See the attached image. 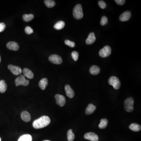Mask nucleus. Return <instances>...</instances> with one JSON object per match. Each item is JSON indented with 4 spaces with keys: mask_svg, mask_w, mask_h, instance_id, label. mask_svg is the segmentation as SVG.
I'll list each match as a JSON object with an SVG mask.
<instances>
[{
    "mask_svg": "<svg viewBox=\"0 0 141 141\" xmlns=\"http://www.w3.org/2000/svg\"><path fill=\"white\" fill-rule=\"evenodd\" d=\"M1 141V138H0V141Z\"/></svg>",
    "mask_w": 141,
    "mask_h": 141,
    "instance_id": "obj_36",
    "label": "nucleus"
},
{
    "mask_svg": "<svg viewBox=\"0 0 141 141\" xmlns=\"http://www.w3.org/2000/svg\"><path fill=\"white\" fill-rule=\"evenodd\" d=\"M111 53V49L108 46H105L99 52V55L102 58H105L109 56Z\"/></svg>",
    "mask_w": 141,
    "mask_h": 141,
    "instance_id": "obj_6",
    "label": "nucleus"
},
{
    "mask_svg": "<svg viewBox=\"0 0 141 141\" xmlns=\"http://www.w3.org/2000/svg\"><path fill=\"white\" fill-rule=\"evenodd\" d=\"M65 91L67 96L70 98H72L75 96L74 90L69 85H67L65 87Z\"/></svg>",
    "mask_w": 141,
    "mask_h": 141,
    "instance_id": "obj_13",
    "label": "nucleus"
},
{
    "mask_svg": "<svg viewBox=\"0 0 141 141\" xmlns=\"http://www.w3.org/2000/svg\"><path fill=\"white\" fill-rule=\"evenodd\" d=\"M1 56H0V63H1Z\"/></svg>",
    "mask_w": 141,
    "mask_h": 141,
    "instance_id": "obj_35",
    "label": "nucleus"
},
{
    "mask_svg": "<svg viewBox=\"0 0 141 141\" xmlns=\"http://www.w3.org/2000/svg\"><path fill=\"white\" fill-rule=\"evenodd\" d=\"M6 27V24L4 23H0V32L4 31Z\"/></svg>",
    "mask_w": 141,
    "mask_h": 141,
    "instance_id": "obj_33",
    "label": "nucleus"
},
{
    "mask_svg": "<svg viewBox=\"0 0 141 141\" xmlns=\"http://www.w3.org/2000/svg\"><path fill=\"white\" fill-rule=\"evenodd\" d=\"M84 138L87 140L91 141H98V137L95 133L89 132L84 135Z\"/></svg>",
    "mask_w": 141,
    "mask_h": 141,
    "instance_id": "obj_10",
    "label": "nucleus"
},
{
    "mask_svg": "<svg viewBox=\"0 0 141 141\" xmlns=\"http://www.w3.org/2000/svg\"><path fill=\"white\" fill-rule=\"evenodd\" d=\"M21 117L23 120L25 122H29L31 120V115L27 111H24L22 112L21 115Z\"/></svg>",
    "mask_w": 141,
    "mask_h": 141,
    "instance_id": "obj_14",
    "label": "nucleus"
},
{
    "mask_svg": "<svg viewBox=\"0 0 141 141\" xmlns=\"http://www.w3.org/2000/svg\"><path fill=\"white\" fill-rule=\"evenodd\" d=\"M115 1L117 4L120 5H124L125 2V0H115Z\"/></svg>",
    "mask_w": 141,
    "mask_h": 141,
    "instance_id": "obj_34",
    "label": "nucleus"
},
{
    "mask_svg": "<svg viewBox=\"0 0 141 141\" xmlns=\"http://www.w3.org/2000/svg\"><path fill=\"white\" fill-rule=\"evenodd\" d=\"M32 136L29 134L23 135L18 139V141H32Z\"/></svg>",
    "mask_w": 141,
    "mask_h": 141,
    "instance_id": "obj_22",
    "label": "nucleus"
},
{
    "mask_svg": "<svg viewBox=\"0 0 141 141\" xmlns=\"http://www.w3.org/2000/svg\"><path fill=\"white\" fill-rule=\"evenodd\" d=\"M7 89V85L4 80L0 81V92L4 93Z\"/></svg>",
    "mask_w": 141,
    "mask_h": 141,
    "instance_id": "obj_21",
    "label": "nucleus"
},
{
    "mask_svg": "<svg viewBox=\"0 0 141 141\" xmlns=\"http://www.w3.org/2000/svg\"><path fill=\"white\" fill-rule=\"evenodd\" d=\"M7 47L9 49L13 51H17L19 49V46L17 42H9L6 45Z\"/></svg>",
    "mask_w": 141,
    "mask_h": 141,
    "instance_id": "obj_12",
    "label": "nucleus"
},
{
    "mask_svg": "<svg viewBox=\"0 0 141 141\" xmlns=\"http://www.w3.org/2000/svg\"><path fill=\"white\" fill-rule=\"evenodd\" d=\"M67 139L69 141H73L75 139V136L72 129H69L67 133Z\"/></svg>",
    "mask_w": 141,
    "mask_h": 141,
    "instance_id": "obj_25",
    "label": "nucleus"
},
{
    "mask_svg": "<svg viewBox=\"0 0 141 141\" xmlns=\"http://www.w3.org/2000/svg\"><path fill=\"white\" fill-rule=\"evenodd\" d=\"M15 85L17 86L21 85L26 86H28L29 83V81L25 78V76L23 75H21L15 79Z\"/></svg>",
    "mask_w": 141,
    "mask_h": 141,
    "instance_id": "obj_5",
    "label": "nucleus"
},
{
    "mask_svg": "<svg viewBox=\"0 0 141 141\" xmlns=\"http://www.w3.org/2000/svg\"><path fill=\"white\" fill-rule=\"evenodd\" d=\"M8 68L14 75H20L22 73V69L17 66L9 65L8 66Z\"/></svg>",
    "mask_w": 141,
    "mask_h": 141,
    "instance_id": "obj_9",
    "label": "nucleus"
},
{
    "mask_svg": "<svg viewBox=\"0 0 141 141\" xmlns=\"http://www.w3.org/2000/svg\"><path fill=\"white\" fill-rule=\"evenodd\" d=\"M44 3L46 6L49 8H53L55 5V1L52 0H46L44 1Z\"/></svg>",
    "mask_w": 141,
    "mask_h": 141,
    "instance_id": "obj_27",
    "label": "nucleus"
},
{
    "mask_svg": "<svg viewBox=\"0 0 141 141\" xmlns=\"http://www.w3.org/2000/svg\"><path fill=\"white\" fill-rule=\"evenodd\" d=\"M49 60L54 64H61L62 62V58L58 55H53L50 56L49 57Z\"/></svg>",
    "mask_w": 141,
    "mask_h": 141,
    "instance_id": "obj_7",
    "label": "nucleus"
},
{
    "mask_svg": "<svg viewBox=\"0 0 141 141\" xmlns=\"http://www.w3.org/2000/svg\"><path fill=\"white\" fill-rule=\"evenodd\" d=\"M133 98L132 97H129L125 100L124 102V107L125 110L128 112H131L134 110Z\"/></svg>",
    "mask_w": 141,
    "mask_h": 141,
    "instance_id": "obj_3",
    "label": "nucleus"
},
{
    "mask_svg": "<svg viewBox=\"0 0 141 141\" xmlns=\"http://www.w3.org/2000/svg\"><path fill=\"white\" fill-rule=\"evenodd\" d=\"M108 122L106 118H103L101 119L100 122L99 124L98 127L100 129H104L107 127Z\"/></svg>",
    "mask_w": 141,
    "mask_h": 141,
    "instance_id": "obj_23",
    "label": "nucleus"
},
{
    "mask_svg": "<svg viewBox=\"0 0 141 141\" xmlns=\"http://www.w3.org/2000/svg\"><path fill=\"white\" fill-rule=\"evenodd\" d=\"M34 15L32 14H24L23 16V19L26 22H29L34 18Z\"/></svg>",
    "mask_w": 141,
    "mask_h": 141,
    "instance_id": "obj_26",
    "label": "nucleus"
},
{
    "mask_svg": "<svg viewBox=\"0 0 141 141\" xmlns=\"http://www.w3.org/2000/svg\"><path fill=\"white\" fill-rule=\"evenodd\" d=\"M129 129L132 131L135 132H138L141 129V126L139 125L136 123L132 124L130 125Z\"/></svg>",
    "mask_w": 141,
    "mask_h": 141,
    "instance_id": "obj_20",
    "label": "nucleus"
},
{
    "mask_svg": "<svg viewBox=\"0 0 141 141\" xmlns=\"http://www.w3.org/2000/svg\"><path fill=\"white\" fill-rule=\"evenodd\" d=\"M65 25V23L64 21H60L54 25V27L57 30H61L64 27Z\"/></svg>",
    "mask_w": 141,
    "mask_h": 141,
    "instance_id": "obj_24",
    "label": "nucleus"
},
{
    "mask_svg": "<svg viewBox=\"0 0 141 141\" xmlns=\"http://www.w3.org/2000/svg\"><path fill=\"white\" fill-rule=\"evenodd\" d=\"M96 40V38L95 36L94 33H89L87 37V39L86 40V43L87 44H91L94 43Z\"/></svg>",
    "mask_w": 141,
    "mask_h": 141,
    "instance_id": "obj_15",
    "label": "nucleus"
},
{
    "mask_svg": "<svg viewBox=\"0 0 141 141\" xmlns=\"http://www.w3.org/2000/svg\"><path fill=\"white\" fill-rule=\"evenodd\" d=\"M108 23V19L107 17L105 16H104L102 18L101 20L100 21V24L102 26H104L106 24Z\"/></svg>",
    "mask_w": 141,
    "mask_h": 141,
    "instance_id": "obj_30",
    "label": "nucleus"
},
{
    "mask_svg": "<svg viewBox=\"0 0 141 141\" xmlns=\"http://www.w3.org/2000/svg\"><path fill=\"white\" fill-rule=\"evenodd\" d=\"M108 82L115 89H118L120 87V82L119 79L116 76H113L110 77L108 80Z\"/></svg>",
    "mask_w": 141,
    "mask_h": 141,
    "instance_id": "obj_4",
    "label": "nucleus"
},
{
    "mask_svg": "<svg viewBox=\"0 0 141 141\" xmlns=\"http://www.w3.org/2000/svg\"><path fill=\"white\" fill-rule=\"evenodd\" d=\"M100 67L97 66H93L90 69L89 71L90 73L93 75H97L100 73Z\"/></svg>",
    "mask_w": 141,
    "mask_h": 141,
    "instance_id": "obj_19",
    "label": "nucleus"
},
{
    "mask_svg": "<svg viewBox=\"0 0 141 141\" xmlns=\"http://www.w3.org/2000/svg\"><path fill=\"white\" fill-rule=\"evenodd\" d=\"M49 141V140H45V141Z\"/></svg>",
    "mask_w": 141,
    "mask_h": 141,
    "instance_id": "obj_37",
    "label": "nucleus"
},
{
    "mask_svg": "<svg viewBox=\"0 0 141 141\" xmlns=\"http://www.w3.org/2000/svg\"><path fill=\"white\" fill-rule=\"evenodd\" d=\"M25 32L26 33L29 35L33 32V30L30 26H27L25 28Z\"/></svg>",
    "mask_w": 141,
    "mask_h": 141,
    "instance_id": "obj_31",
    "label": "nucleus"
},
{
    "mask_svg": "<svg viewBox=\"0 0 141 141\" xmlns=\"http://www.w3.org/2000/svg\"><path fill=\"white\" fill-rule=\"evenodd\" d=\"M78 55H78V53L77 52H76V51L72 52V57L74 61H76L77 60H78Z\"/></svg>",
    "mask_w": 141,
    "mask_h": 141,
    "instance_id": "obj_29",
    "label": "nucleus"
},
{
    "mask_svg": "<svg viewBox=\"0 0 141 141\" xmlns=\"http://www.w3.org/2000/svg\"><path fill=\"white\" fill-rule=\"evenodd\" d=\"M73 15L75 18L77 19H80L84 16L82 6L81 4L76 5L73 10Z\"/></svg>",
    "mask_w": 141,
    "mask_h": 141,
    "instance_id": "obj_2",
    "label": "nucleus"
},
{
    "mask_svg": "<svg viewBox=\"0 0 141 141\" xmlns=\"http://www.w3.org/2000/svg\"><path fill=\"white\" fill-rule=\"evenodd\" d=\"M65 43L66 45L69 46L70 47H73L75 46V44L73 42L69 40H67L65 41Z\"/></svg>",
    "mask_w": 141,
    "mask_h": 141,
    "instance_id": "obj_28",
    "label": "nucleus"
},
{
    "mask_svg": "<svg viewBox=\"0 0 141 141\" xmlns=\"http://www.w3.org/2000/svg\"><path fill=\"white\" fill-rule=\"evenodd\" d=\"M48 80L47 78H44L41 79L38 83V85L42 90H45L48 85Z\"/></svg>",
    "mask_w": 141,
    "mask_h": 141,
    "instance_id": "obj_18",
    "label": "nucleus"
},
{
    "mask_svg": "<svg viewBox=\"0 0 141 141\" xmlns=\"http://www.w3.org/2000/svg\"><path fill=\"white\" fill-rule=\"evenodd\" d=\"M131 16V13L130 11H127L124 12L119 16L120 21L124 22L129 21L130 19Z\"/></svg>",
    "mask_w": 141,
    "mask_h": 141,
    "instance_id": "obj_11",
    "label": "nucleus"
},
{
    "mask_svg": "<svg viewBox=\"0 0 141 141\" xmlns=\"http://www.w3.org/2000/svg\"><path fill=\"white\" fill-rule=\"evenodd\" d=\"M56 104L60 106L63 107L66 103V99L64 96L59 94H56L55 95Z\"/></svg>",
    "mask_w": 141,
    "mask_h": 141,
    "instance_id": "obj_8",
    "label": "nucleus"
},
{
    "mask_svg": "<svg viewBox=\"0 0 141 141\" xmlns=\"http://www.w3.org/2000/svg\"><path fill=\"white\" fill-rule=\"evenodd\" d=\"M23 73L24 74V76L29 79H33L34 77V75L32 72L27 68H24L23 69Z\"/></svg>",
    "mask_w": 141,
    "mask_h": 141,
    "instance_id": "obj_16",
    "label": "nucleus"
},
{
    "mask_svg": "<svg viewBox=\"0 0 141 141\" xmlns=\"http://www.w3.org/2000/svg\"><path fill=\"white\" fill-rule=\"evenodd\" d=\"M98 4L99 6H100V8L102 9H104L106 7V4L104 1H99Z\"/></svg>",
    "mask_w": 141,
    "mask_h": 141,
    "instance_id": "obj_32",
    "label": "nucleus"
},
{
    "mask_svg": "<svg viewBox=\"0 0 141 141\" xmlns=\"http://www.w3.org/2000/svg\"><path fill=\"white\" fill-rule=\"evenodd\" d=\"M96 109V107L92 104L88 105L86 109V113L87 115H90L94 113Z\"/></svg>",
    "mask_w": 141,
    "mask_h": 141,
    "instance_id": "obj_17",
    "label": "nucleus"
},
{
    "mask_svg": "<svg viewBox=\"0 0 141 141\" xmlns=\"http://www.w3.org/2000/svg\"><path fill=\"white\" fill-rule=\"evenodd\" d=\"M50 122V118L46 116H44L34 121L33 126L35 129H42L49 125Z\"/></svg>",
    "mask_w": 141,
    "mask_h": 141,
    "instance_id": "obj_1",
    "label": "nucleus"
}]
</instances>
